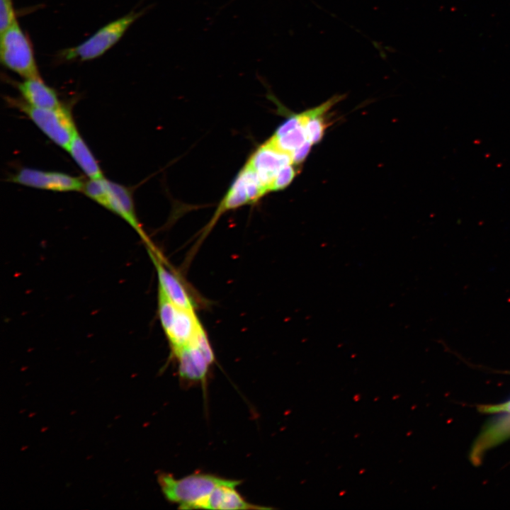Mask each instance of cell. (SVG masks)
Returning a JSON list of instances; mask_svg holds the SVG:
<instances>
[{
	"label": "cell",
	"mask_w": 510,
	"mask_h": 510,
	"mask_svg": "<svg viewBox=\"0 0 510 510\" xmlns=\"http://www.w3.org/2000/svg\"><path fill=\"white\" fill-rule=\"evenodd\" d=\"M159 485L165 499L178 504L179 509H205L206 502L213 490L230 479L215 475L196 472L181 478L160 472L157 476Z\"/></svg>",
	"instance_id": "6da1fadb"
},
{
	"label": "cell",
	"mask_w": 510,
	"mask_h": 510,
	"mask_svg": "<svg viewBox=\"0 0 510 510\" xmlns=\"http://www.w3.org/2000/svg\"><path fill=\"white\" fill-rule=\"evenodd\" d=\"M86 196L123 219L140 237L147 248L155 246L137 218L130 191L104 178L85 182L82 191Z\"/></svg>",
	"instance_id": "7a4b0ae2"
},
{
	"label": "cell",
	"mask_w": 510,
	"mask_h": 510,
	"mask_svg": "<svg viewBox=\"0 0 510 510\" xmlns=\"http://www.w3.org/2000/svg\"><path fill=\"white\" fill-rule=\"evenodd\" d=\"M0 34L1 63L25 79H42L32 45L18 21Z\"/></svg>",
	"instance_id": "3957f363"
},
{
	"label": "cell",
	"mask_w": 510,
	"mask_h": 510,
	"mask_svg": "<svg viewBox=\"0 0 510 510\" xmlns=\"http://www.w3.org/2000/svg\"><path fill=\"white\" fill-rule=\"evenodd\" d=\"M158 316L171 353L192 341L203 328L196 311L177 307L159 290Z\"/></svg>",
	"instance_id": "277c9868"
},
{
	"label": "cell",
	"mask_w": 510,
	"mask_h": 510,
	"mask_svg": "<svg viewBox=\"0 0 510 510\" xmlns=\"http://www.w3.org/2000/svg\"><path fill=\"white\" fill-rule=\"evenodd\" d=\"M11 101L50 140L67 150L78 133L72 113L67 108L62 105L56 108H39L20 101Z\"/></svg>",
	"instance_id": "5b68a950"
},
{
	"label": "cell",
	"mask_w": 510,
	"mask_h": 510,
	"mask_svg": "<svg viewBox=\"0 0 510 510\" xmlns=\"http://www.w3.org/2000/svg\"><path fill=\"white\" fill-rule=\"evenodd\" d=\"M142 12L131 11L101 28L81 44L64 50L62 56L67 60L88 61L99 57L113 47Z\"/></svg>",
	"instance_id": "8992f818"
},
{
	"label": "cell",
	"mask_w": 510,
	"mask_h": 510,
	"mask_svg": "<svg viewBox=\"0 0 510 510\" xmlns=\"http://www.w3.org/2000/svg\"><path fill=\"white\" fill-rule=\"evenodd\" d=\"M196 336L189 344L171 353L178 363L179 379L187 385H204L210 368L215 362L213 351H207L201 346Z\"/></svg>",
	"instance_id": "52a82bcc"
},
{
	"label": "cell",
	"mask_w": 510,
	"mask_h": 510,
	"mask_svg": "<svg viewBox=\"0 0 510 510\" xmlns=\"http://www.w3.org/2000/svg\"><path fill=\"white\" fill-rule=\"evenodd\" d=\"M13 183L58 192L82 191L84 182L81 178L58 172L22 168L10 177Z\"/></svg>",
	"instance_id": "ba28073f"
},
{
	"label": "cell",
	"mask_w": 510,
	"mask_h": 510,
	"mask_svg": "<svg viewBox=\"0 0 510 510\" xmlns=\"http://www.w3.org/2000/svg\"><path fill=\"white\" fill-rule=\"evenodd\" d=\"M147 251L156 270L158 290L177 307L196 311L195 300L181 279L169 269L157 249H147Z\"/></svg>",
	"instance_id": "9c48e42d"
},
{
	"label": "cell",
	"mask_w": 510,
	"mask_h": 510,
	"mask_svg": "<svg viewBox=\"0 0 510 510\" xmlns=\"http://www.w3.org/2000/svg\"><path fill=\"white\" fill-rule=\"evenodd\" d=\"M246 164L255 171L268 192L279 170L285 165L293 164L291 155L279 149L269 140L250 156Z\"/></svg>",
	"instance_id": "30bf717a"
},
{
	"label": "cell",
	"mask_w": 510,
	"mask_h": 510,
	"mask_svg": "<svg viewBox=\"0 0 510 510\" xmlns=\"http://www.w3.org/2000/svg\"><path fill=\"white\" fill-rule=\"evenodd\" d=\"M241 481L230 480L217 486L208 497L205 509H267L246 502L237 490Z\"/></svg>",
	"instance_id": "8fae6325"
},
{
	"label": "cell",
	"mask_w": 510,
	"mask_h": 510,
	"mask_svg": "<svg viewBox=\"0 0 510 510\" xmlns=\"http://www.w3.org/2000/svg\"><path fill=\"white\" fill-rule=\"evenodd\" d=\"M17 87L25 101L33 107L56 108L62 106L55 90L42 79H25L18 83Z\"/></svg>",
	"instance_id": "7c38bea8"
},
{
	"label": "cell",
	"mask_w": 510,
	"mask_h": 510,
	"mask_svg": "<svg viewBox=\"0 0 510 510\" xmlns=\"http://www.w3.org/2000/svg\"><path fill=\"white\" fill-rule=\"evenodd\" d=\"M250 203L246 186L240 173L234 180L225 196L218 205L215 214L202 233L203 239L215 225L220 217L226 211Z\"/></svg>",
	"instance_id": "4fadbf2b"
},
{
	"label": "cell",
	"mask_w": 510,
	"mask_h": 510,
	"mask_svg": "<svg viewBox=\"0 0 510 510\" xmlns=\"http://www.w3.org/2000/svg\"><path fill=\"white\" fill-rule=\"evenodd\" d=\"M67 151L90 179L104 178L96 158L79 132L72 140Z\"/></svg>",
	"instance_id": "5bb4252c"
},
{
	"label": "cell",
	"mask_w": 510,
	"mask_h": 510,
	"mask_svg": "<svg viewBox=\"0 0 510 510\" xmlns=\"http://www.w3.org/2000/svg\"><path fill=\"white\" fill-rule=\"evenodd\" d=\"M510 436V416H504L496 421H492L479 437L472 451L471 459L477 462L482 453L498 443Z\"/></svg>",
	"instance_id": "9a60e30c"
},
{
	"label": "cell",
	"mask_w": 510,
	"mask_h": 510,
	"mask_svg": "<svg viewBox=\"0 0 510 510\" xmlns=\"http://www.w3.org/2000/svg\"><path fill=\"white\" fill-rule=\"evenodd\" d=\"M269 140L279 149L292 154L307 140L304 126H299L280 137L272 136Z\"/></svg>",
	"instance_id": "2e32d148"
},
{
	"label": "cell",
	"mask_w": 510,
	"mask_h": 510,
	"mask_svg": "<svg viewBox=\"0 0 510 510\" xmlns=\"http://www.w3.org/2000/svg\"><path fill=\"white\" fill-rule=\"evenodd\" d=\"M293 164L283 166L276 176L270 188V191H276L286 188L295 176Z\"/></svg>",
	"instance_id": "e0dca14e"
},
{
	"label": "cell",
	"mask_w": 510,
	"mask_h": 510,
	"mask_svg": "<svg viewBox=\"0 0 510 510\" xmlns=\"http://www.w3.org/2000/svg\"><path fill=\"white\" fill-rule=\"evenodd\" d=\"M16 20L12 0H0V33Z\"/></svg>",
	"instance_id": "ac0fdd59"
},
{
	"label": "cell",
	"mask_w": 510,
	"mask_h": 510,
	"mask_svg": "<svg viewBox=\"0 0 510 510\" xmlns=\"http://www.w3.org/2000/svg\"><path fill=\"white\" fill-rule=\"evenodd\" d=\"M312 144L311 142L307 140L302 145H301L292 154V160L293 164H300L305 159V158L310 152Z\"/></svg>",
	"instance_id": "d6986e66"
},
{
	"label": "cell",
	"mask_w": 510,
	"mask_h": 510,
	"mask_svg": "<svg viewBox=\"0 0 510 510\" xmlns=\"http://www.w3.org/2000/svg\"><path fill=\"white\" fill-rule=\"evenodd\" d=\"M481 411L489 413L504 412L510 414V400L499 404L482 407Z\"/></svg>",
	"instance_id": "ffe728a7"
}]
</instances>
